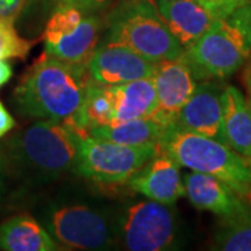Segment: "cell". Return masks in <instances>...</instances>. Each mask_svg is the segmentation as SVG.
I'll return each mask as SVG.
<instances>
[{
    "mask_svg": "<svg viewBox=\"0 0 251 251\" xmlns=\"http://www.w3.org/2000/svg\"><path fill=\"white\" fill-rule=\"evenodd\" d=\"M82 140L67 125L41 119L3 144L0 162L11 175L28 183H46L75 171Z\"/></svg>",
    "mask_w": 251,
    "mask_h": 251,
    "instance_id": "1",
    "label": "cell"
},
{
    "mask_svg": "<svg viewBox=\"0 0 251 251\" xmlns=\"http://www.w3.org/2000/svg\"><path fill=\"white\" fill-rule=\"evenodd\" d=\"M88 81V63L66 62L45 53L14 88L11 105L23 117L64 122L80 110Z\"/></svg>",
    "mask_w": 251,
    "mask_h": 251,
    "instance_id": "2",
    "label": "cell"
},
{
    "mask_svg": "<svg viewBox=\"0 0 251 251\" xmlns=\"http://www.w3.org/2000/svg\"><path fill=\"white\" fill-rule=\"evenodd\" d=\"M196 80H224L251 57V0L216 21L184 49Z\"/></svg>",
    "mask_w": 251,
    "mask_h": 251,
    "instance_id": "3",
    "label": "cell"
},
{
    "mask_svg": "<svg viewBox=\"0 0 251 251\" xmlns=\"http://www.w3.org/2000/svg\"><path fill=\"white\" fill-rule=\"evenodd\" d=\"M158 151L169 155L180 166L215 176L240 197L251 196V161L226 144L172 126Z\"/></svg>",
    "mask_w": 251,
    "mask_h": 251,
    "instance_id": "4",
    "label": "cell"
},
{
    "mask_svg": "<svg viewBox=\"0 0 251 251\" xmlns=\"http://www.w3.org/2000/svg\"><path fill=\"white\" fill-rule=\"evenodd\" d=\"M105 42L126 46L153 63L184 53L153 0H123L109 16Z\"/></svg>",
    "mask_w": 251,
    "mask_h": 251,
    "instance_id": "5",
    "label": "cell"
},
{
    "mask_svg": "<svg viewBox=\"0 0 251 251\" xmlns=\"http://www.w3.org/2000/svg\"><path fill=\"white\" fill-rule=\"evenodd\" d=\"M156 153V145L131 147L88 135L80 141L75 172L100 184L126 183Z\"/></svg>",
    "mask_w": 251,
    "mask_h": 251,
    "instance_id": "6",
    "label": "cell"
},
{
    "mask_svg": "<svg viewBox=\"0 0 251 251\" xmlns=\"http://www.w3.org/2000/svg\"><path fill=\"white\" fill-rule=\"evenodd\" d=\"M45 229L62 249L106 250L115 243L112 224L102 211L85 204H56L44 214Z\"/></svg>",
    "mask_w": 251,
    "mask_h": 251,
    "instance_id": "7",
    "label": "cell"
},
{
    "mask_svg": "<svg viewBox=\"0 0 251 251\" xmlns=\"http://www.w3.org/2000/svg\"><path fill=\"white\" fill-rule=\"evenodd\" d=\"M172 206L152 200L126 206L119 221V232L126 249L176 250L180 240V224Z\"/></svg>",
    "mask_w": 251,
    "mask_h": 251,
    "instance_id": "8",
    "label": "cell"
},
{
    "mask_svg": "<svg viewBox=\"0 0 251 251\" xmlns=\"http://www.w3.org/2000/svg\"><path fill=\"white\" fill-rule=\"evenodd\" d=\"M102 21L72 4H57L44 32L45 53L72 63H88L98 45Z\"/></svg>",
    "mask_w": 251,
    "mask_h": 251,
    "instance_id": "9",
    "label": "cell"
},
{
    "mask_svg": "<svg viewBox=\"0 0 251 251\" xmlns=\"http://www.w3.org/2000/svg\"><path fill=\"white\" fill-rule=\"evenodd\" d=\"M152 80L156 91L152 119L168 130L175 126L179 112L193 95L197 80L184 53L176 59L155 63Z\"/></svg>",
    "mask_w": 251,
    "mask_h": 251,
    "instance_id": "10",
    "label": "cell"
},
{
    "mask_svg": "<svg viewBox=\"0 0 251 251\" xmlns=\"http://www.w3.org/2000/svg\"><path fill=\"white\" fill-rule=\"evenodd\" d=\"M155 63L123 45L105 42L95 48L88 60L90 78L113 87L152 75Z\"/></svg>",
    "mask_w": 251,
    "mask_h": 251,
    "instance_id": "11",
    "label": "cell"
},
{
    "mask_svg": "<svg viewBox=\"0 0 251 251\" xmlns=\"http://www.w3.org/2000/svg\"><path fill=\"white\" fill-rule=\"evenodd\" d=\"M221 80H202L181 108L175 126L181 130L224 143L222 133V92ZM225 144V143H224Z\"/></svg>",
    "mask_w": 251,
    "mask_h": 251,
    "instance_id": "12",
    "label": "cell"
},
{
    "mask_svg": "<svg viewBox=\"0 0 251 251\" xmlns=\"http://www.w3.org/2000/svg\"><path fill=\"white\" fill-rule=\"evenodd\" d=\"M180 165L165 152L158 151L128 180L130 187L148 200L173 205L186 196Z\"/></svg>",
    "mask_w": 251,
    "mask_h": 251,
    "instance_id": "13",
    "label": "cell"
},
{
    "mask_svg": "<svg viewBox=\"0 0 251 251\" xmlns=\"http://www.w3.org/2000/svg\"><path fill=\"white\" fill-rule=\"evenodd\" d=\"M153 3L184 49L222 18L215 10L196 0H153Z\"/></svg>",
    "mask_w": 251,
    "mask_h": 251,
    "instance_id": "14",
    "label": "cell"
},
{
    "mask_svg": "<svg viewBox=\"0 0 251 251\" xmlns=\"http://www.w3.org/2000/svg\"><path fill=\"white\" fill-rule=\"evenodd\" d=\"M184 188L191 205L221 218L234 215L247 206L233 188L206 173L194 171L188 173L184 179Z\"/></svg>",
    "mask_w": 251,
    "mask_h": 251,
    "instance_id": "15",
    "label": "cell"
},
{
    "mask_svg": "<svg viewBox=\"0 0 251 251\" xmlns=\"http://www.w3.org/2000/svg\"><path fill=\"white\" fill-rule=\"evenodd\" d=\"M222 109L224 143L251 161V109L242 91L234 85H225Z\"/></svg>",
    "mask_w": 251,
    "mask_h": 251,
    "instance_id": "16",
    "label": "cell"
},
{
    "mask_svg": "<svg viewBox=\"0 0 251 251\" xmlns=\"http://www.w3.org/2000/svg\"><path fill=\"white\" fill-rule=\"evenodd\" d=\"M0 250L57 251L63 249L34 216L20 214L0 225Z\"/></svg>",
    "mask_w": 251,
    "mask_h": 251,
    "instance_id": "17",
    "label": "cell"
},
{
    "mask_svg": "<svg viewBox=\"0 0 251 251\" xmlns=\"http://www.w3.org/2000/svg\"><path fill=\"white\" fill-rule=\"evenodd\" d=\"M113 98V122L152 117L156 109V91L152 75L110 87Z\"/></svg>",
    "mask_w": 251,
    "mask_h": 251,
    "instance_id": "18",
    "label": "cell"
},
{
    "mask_svg": "<svg viewBox=\"0 0 251 251\" xmlns=\"http://www.w3.org/2000/svg\"><path fill=\"white\" fill-rule=\"evenodd\" d=\"M166 128L155 122L152 117L134 119L120 123H110L91 130L90 135L97 138H103L113 143L144 147V145H159Z\"/></svg>",
    "mask_w": 251,
    "mask_h": 251,
    "instance_id": "19",
    "label": "cell"
},
{
    "mask_svg": "<svg viewBox=\"0 0 251 251\" xmlns=\"http://www.w3.org/2000/svg\"><path fill=\"white\" fill-rule=\"evenodd\" d=\"M214 249L225 251H251V208L222 218L214 239Z\"/></svg>",
    "mask_w": 251,
    "mask_h": 251,
    "instance_id": "20",
    "label": "cell"
},
{
    "mask_svg": "<svg viewBox=\"0 0 251 251\" xmlns=\"http://www.w3.org/2000/svg\"><path fill=\"white\" fill-rule=\"evenodd\" d=\"M32 48V42L18 35L14 20L0 18V59H24Z\"/></svg>",
    "mask_w": 251,
    "mask_h": 251,
    "instance_id": "21",
    "label": "cell"
},
{
    "mask_svg": "<svg viewBox=\"0 0 251 251\" xmlns=\"http://www.w3.org/2000/svg\"><path fill=\"white\" fill-rule=\"evenodd\" d=\"M29 0H0V18L16 20Z\"/></svg>",
    "mask_w": 251,
    "mask_h": 251,
    "instance_id": "22",
    "label": "cell"
},
{
    "mask_svg": "<svg viewBox=\"0 0 251 251\" xmlns=\"http://www.w3.org/2000/svg\"><path fill=\"white\" fill-rule=\"evenodd\" d=\"M112 1L113 0H57V4H72L85 11L95 13V11L109 7Z\"/></svg>",
    "mask_w": 251,
    "mask_h": 251,
    "instance_id": "23",
    "label": "cell"
},
{
    "mask_svg": "<svg viewBox=\"0 0 251 251\" xmlns=\"http://www.w3.org/2000/svg\"><path fill=\"white\" fill-rule=\"evenodd\" d=\"M14 127H16L14 117L11 116V113L4 106V103L0 100V140L9 134Z\"/></svg>",
    "mask_w": 251,
    "mask_h": 251,
    "instance_id": "24",
    "label": "cell"
},
{
    "mask_svg": "<svg viewBox=\"0 0 251 251\" xmlns=\"http://www.w3.org/2000/svg\"><path fill=\"white\" fill-rule=\"evenodd\" d=\"M243 85H244V90H246V99H247V103L251 109V57L246 62V64L243 66V74H242Z\"/></svg>",
    "mask_w": 251,
    "mask_h": 251,
    "instance_id": "25",
    "label": "cell"
},
{
    "mask_svg": "<svg viewBox=\"0 0 251 251\" xmlns=\"http://www.w3.org/2000/svg\"><path fill=\"white\" fill-rule=\"evenodd\" d=\"M13 77V67L7 60L0 59V88L4 87Z\"/></svg>",
    "mask_w": 251,
    "mask_h": 251,
    "instance_id": "26",
    "label": "cell"
},
{
    "mask_svg": "<svg viewBox=\"0 0 251 251\" xmlns=\"http://www.w3.org/2000/svg\"><path fill=\"white\" fill-rule=\"evenodd\" d=\"M1 190H3V175H1V162H0V196H1Z\"/></svg>",
    "mask_w": 251,
    "mask_h": 251,
    "instance_id": "27",
    "label": "cell"
},
{
    "mask_svg": "<svg viewBox=\"0 0 251 251\" xmlns=\"http://www.w3.org/2000/svg\"><path fill=\"white\" fill-rule=\"evenodd\" d=\"M250 197H251V196H250Z\"/></svg>",
    "mask_w": 251,
    "mask_h": 251,
    "instance_id": "28",
    "label": "cell"
}]
</instances>
